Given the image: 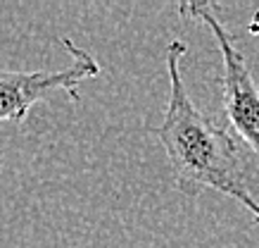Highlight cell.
I'll return each mask as SVG.
<instances>
[{
  "label": "cell",
  "mask_w": 259,
  "mask_h": 248,
  "mask_svg": "<svg viewBox=\"0 0 259 248\" xmlns=\"http://www.w3.org/2000/svg\"><path fill=\"white\" fill-rule=\"evenodd\" d=\"M186 50L188 46L181 39H171L166 46L169 100L162 122L150 127V134L166 153L174 184L181 193L200 196L202 191H219L250 210L254 222H259V200L247 186L233 136L217 120L197 110L186 91L181 77V57Z\"/></svg>",
  "instance_id": "obj_1"
},
{
  "label": "cell",
  "mask_w": 259,
  "mask_h": 248,
  "mask_svg": "<svg viewBox=\"0 0 259 248\" xmlns=\"http://www.w3.org/2000/svg\"><path fill=\"white\" fill-rule=\"evenodd\" d=\"M0 158H3V151H0Z\"/></svg>",
  "instance_id": "obj_5"
},
{
  "label": "cell",
  "mask_w": 259,
  "mask_h": 248,
  "mask_svg": "<svg viewBox=\"0 0 259 248\" xmlns=\"http://www.w3.org/2000/svg\"><path fill=\"white\" fill-rule=\"evenodd\" d=\"M181 15L209 26L221 53V108L236 134L259 158V86L214 3H181Z\"/></svg>",
  "instance_id": "obj_2"
},
{
  "label": "cell",
  "mask_w": 259,
  "mask_h": 248,
  "mask_svg": "<svg viewBox=\"0 0 259 248\" xmlns=\"http://www.w3.org/2000/svg\"><path fill=\"white\" fill-rule=\"evenodd\" d=\"M60 46L71 55V64L64 69H0V122L22 124L33 105L46 100L53 91H67L76 103L81 81L100 77V64L88 50L76 46L67 36L60 39Z\"/></svg>",
  "instance_id": "obj_3"
},
{
  "label": "cell",
  "mask_w": 259,
  "mask_h": 248,
  "mask_svg": "<svg viewBox=\"0 0 259 248\" xmlns=\"http://www.w3.org/2000/svg\"><path fill=\"white\" fill-rule=\"evenodd\" d=\"M247 31H250L252 36H259V10L254 12V17H252V22L247 24Z\"/></svg>",
  "instance_id": "obj_4"
}]
</instances>
